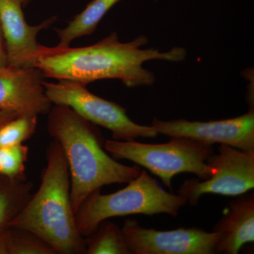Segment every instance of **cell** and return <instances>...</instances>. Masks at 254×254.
<instances>
[{
  "label": "cell",
  "instance_id": "obj_1",
  "mask_svg": "<svg viewBox=\"0 0 254 254\" xmlns=\"http://www.w3.org/2000/svg\"><path fill=\"white\" fill-rule=\"evenodd\" d=\"M148 43V38L143 35L131 42L122 43L118 33L113 32L89 46H41L33 66L45 78L85 86L99 80L118 79L128 88L151 86L155 82V74L143 67V63L150 60L181 62L187 53L180 47L163 53L153 48L142 49Z\"/></svg>",
  "mask_w": 254,
  "mask_h": 254
},
{
  "label": "cell",
  "instance_id": "obj_2",
  "mask_svg": "<svg viewBox=\"0 0 254 254\" xmlns=\"http://www.w3.org/2000/svg\"><path fill=\"white\" fill-rule=\"evenodd\" d=\"M47 126L67 163L75 213L95 190L106 185L129 183L141 173L139 167L127 166L112 157L105 149L99 129L68 107L53 105Z\"/></svg>",
  "mask_w": 254,
  "mask_h": 254
},
{
  "label": "cell",
  "instance_id": "obj_3",
  "mask_svg": "<svg viewBox=\"0 0 254 254\" xmlns=\"http://www.w3.org/2000/svg\"><path fill=\"white\" fill-rule=\"evenodd\" d=\"M41 185L9 224L36 234L57 254H86V240L76 225L71 199V182L61 147L53 141L46 148Z\"/></svg>",
  "mask_w": 254,
  "mask_h": 254
},
{
  "label": "cell",
  "instance_id": "obj_4",
  "mask_svg": "<svg viewBox=\"0 0 254 254\" xmlns=\"http://www.w3.org/2000/svg\"><path fill=\"white\" fill-rule=\"evenodd\" d=\"M186 197L164 190L145 170L123 190L109 194L95 190L83 202L75 213L82 236L91 235L101 222L108 219L143 214H169L176 217L187 204Z\"/></svg>",
  "mask_w": 254,
  "mask_h": 254
},
{
  "label": "cell",
  "instance_id": "obj_5",
  "mask_svg": "<svg viewBox=\"0 0 254 254\" xmlns=\"http://www.w3.org/2000/svg\"><path fill=\"white\" fill-rule=\"evenodd\" d=\"M212 145L203 142L172 137L168 143L148 144L133 141L107 140L105 150L115 159H125L143 167L172 189L175 175L192 173L200 180L211 177L213 169L207 160L213 154Z\"/></svg>",
  "mask_w": 254,
  "mask_h": 254
},
{
  "label": "cell",
  "instance_id": "obj_6",
  "mask_svg": "<svg viewBox=\"0 0 254 254\" xmlns=\"http://www.w3.org/2000/svg\"><path fill=\"white\" fill-rule=\"evenodd\" d=\"M43 85L52 104L68 107L95 126L107 128L112 132L114 140L133 141L158 135L153 127L135 123L125 108L93 94L85 85L69 81H45Z\"/></svg>",
  "mask_w": 254,
  "mask_h": 254
},
{
  "label": "cell",
  "instance_id": "obj_7",
  "mask_svg": "<svg viewBox=\"0 0 254 254\" xmlns=\"http://www.w3.org/2000/svg\"><path fill=\"white\" fill-rule=\"evenodd\" d=\"M218 154L207 160L213 169L211 177L203 181L196 179L184 182L179 194L186 197L187 203L195 205L207 193L237 196L247 193L254 187V150H243L220 144Z\"/></svg>",
  "mask_w": 254,
  "mask_h": 254
},
{
  "label": "cell",
  "instance_id": "obj_8",
  "mask_svg": "<svg viewBox=\"0 0 254 254\" xmlns=\"http://www.w3.org/2000/svg\"><path fill=\"white\" fill-rule=\"evenodd\" d=\"M122 230L133 254H214L220 238L218 232L196 227L158 231L131 219L125 220Z\"/></svg>",
  "mask_w": 254,
  "mask_h": 254
},
{
  "label": "cell",
  "instance_id": "obj_9",
  "mask_svg": "<svg viewBox=\"0 0 254 254\" xmlns=\"http://www.w3.org/2000/svg\"><path fill=\"white\" fill-rule=\"evenodd\" d=\"M151 126L158 134L171 138L184 137L210 145L219 143L243 150H254V109L237 118L217 121H163L155 118Z\"/></svg>",
  "mask_w": 254,
  "mask_h": 254
},
{
  "label": "cell",
  "instance_id": "obj_10",
  "mask_svg": "<svg viewBox=\"0 0 254 254\" xmlns=\"http://www.w3.org/2000/svg\"><path fill=\"white\" fill-rule=\"evenodd\" d=\"M31 0H0V28L4 39L7 65L15 67L33 66L42 45L37 40L40 32L56 20L53 16L36 26L26 22L23 7Z\"/></svg>",
  "mask_w": 254,
  "mask_h": 254
},
{
  "label": "cell",
  "instance_id": "obj_11",
  "mask_svg": "<svg viewBox=\"0 0 254 254\" xmlns=\"http://www.w3.org/2000/svg\"><path fill=\"white\" fill-rule=\"evenodd\" d=\"M44 78L34 66L0 67V110L18 115H48L53 104L46 95Z\"/></svg>",
  "mask_w": 254,
  "mask_h": 254
},
{
  "label": "cell",
  "instance_id": "obj_12",
  "mask_svg": "<svg viewBox=\"0 0 254 254\" xmlns=\"http://www.w3.org/2000/svg\"><path fill=\"white\" fill-rule=\"evenodd\" d=\"M213 231L220 234L216 254H237L247 243L254 242V195H241L229 203L227 213Z\"/></svg>",
  "mask_w": 254,
  "mask_h": 254
},
{
  "label": "cell",
  "instance_id": "obj_13",
  "mask_svg": "<svg viewBox=\"0 0 254 254\" xmlns=\"http://www.w3.org/2000/svg\"><path fill=\"white\" fill-rule=\"evenodd\" d=\"M121 0H93L64 28L55 29L60 39L58 46L68 47L75 39L91 36L105 15Z\"/></svg>",
  "mask_w": 254,
  "mask_h": 254
},
{
  "label": "cell",
  "instance_id": "obj_14",
  "mask_svg": "<svg viewBox=\"0 0 254 254\" xmlns=\"http://www.w3.org/2000/svg\"><path fill=\"white\" fill-rule=\"evenodd\" d=\"M33 185L27 178L12 180L0 175V231L9 228L10 222L31 198Z\"/></svg>",
  "mask_w": 254,
  "mask_h": 254
},
{
  "label": "cell",
  "instance_id": "obj_15",
  "mask_svg": "<svg viewBox=\"0 0 254 254\" xmlns=\"http://www.w3.org/2000/svg\"><path fill=\"white\" fill-rule=\"evenodd\" d=\"M85 240L86 254H131L123 230L113 222H101Z\"/></svg>",
  "mask_w": 254,
  "mask_h": 254
},
{
  "label": "cell",
  "instance_id": "obj_16",
  "mask_svg": "<svg viewBox=\"0 0 254 254\" xmlns=\"http://www.w3.org/2000/svg\"><path fill=\"white\" fill-rule=\"evenodd\" d=\"M38 116L18 115L0 127V148L21 144L36 131Z\"/></svg>",
  "mask_w": 254,
  "mask_h": 254
},
{
  "label": "cell",
  "instance_id": "obj_17",
  "mask_svg": "<svg viewBox=\"0 0 254 254\" xmlns=\"http://www.w3.org/2000/svg\"><path fill=\"white\" fill-rule=\"evenodd\" d=\"M9 254H57L43 239L23 229L9 227Z\"/></svg>",
  "mask_w": 254,
  "mask_h": 254
},
{
  "label": "cell",
  "instance_id": "obj_18",
  "mask_svg": "<svg viewBox=\"0 0 254 254\" xmlns=\"http://www.w3.org/2000/svg\"><path fill=\"white\" fill-rule=\"evenodd\" d=\"M29 148L24 143L0 148V175L12 180L27 178L26 163Z\"/></svg>",
  "mask_w": 254,
  "mask_h": 254
},
{
  "label": "cell",
  "instance_id": "obj_19",
  "mask_svg": "<svg viewBox=\"0 0 254 254\" xmlns=\"http://www.w3.org/2000/svg\"><path fill=\"white\" fill-rule=\"evenodd\" d=\"M9 228L0 231V254H9Z\"/></svg>",
  "mask_w": 254,
  "mask_h": 254
},
{
  "label": "cell",
  "instance_id": "obj_20",
  "mask_svg": "<svg viewBox=\"0 0 254 254\" xmlns=\"http://www.w3.org/2000/svg\"><path fill=\"white\" fill-rule=\"evenodd\" d=\"M7 65V59H6V50H5L4 42L3 39L2 33L0 28V67Z\"/></svg>",
  "mask_w": 254,
  "mask_h": 254
},
{
  "label": "cell",
  "instance_id": "obj_21",
  "mask_svg": "<svg viewBox=\"0 0 254 254\" xmlns=\"http://www.w3.org/2000/svg\"><path fill=\"white\" fill-rule=\"evenodd\" d=\"M18 116L14 112L7 111V110H0V127L5 123L12 120L13 118Z\"/></svg>",
  "mask_w": 254,
  "mask_h": 254
},
{
  "label": "cell",
  "instance_id": "obj_22",
  "mask_svg": "<svg viewBox=\"0 0 254 254\" xmlns=\"http://www.w3.org/2000/svg\"><path fill=\"white\" fill-rule=\"evenodd\" d=\"M155 1H156V0H155Z\"/></svg>",
  "mask_w": 254,
  "mask_h": 254
}]
</instances>
